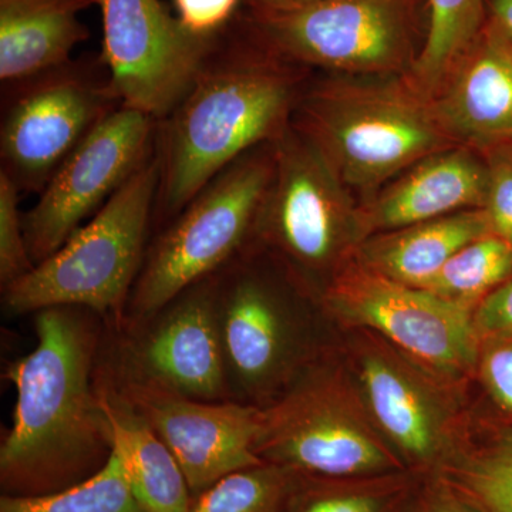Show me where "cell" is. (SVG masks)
I'll list each match as a JSON object with an SVG mask.
<instances>
[{"instance_id": "cell-1", "label": "cell", "mask_w": 512, "mask_h": 512, "mask_svg": "<svg viewBox=\"0 0 512 512\" xmlns=\"http://www.w3.org/2000/svg\"><path fill=\"white\" fill-rule=\"evenodd\" d=\"M36 346L10 362L12 426L0 444V490L39 497L89 480L109 463L114 430L99 390L107 322L89 309L35 313Z\"/></svg>"}, {"instance_id": "cell-2", "label": "cell", "mask_w": 512, "mask_h": 512, "mask_svg": "<svg viewBox=\"0 0 512 512\" xmlns=\"http://www.w3.org/2000/svg\"><path fill=\"white\" fill-rule=\"evenodd\" d=\"M308 72L256 45L235 19L222 30L190 92L158 121L161 180L153 232L228 165L284 136Z\"/></svg>"}, {"instance_id": "cell-3", "label": "cell", "mask_w": 512, "mask_h": 512, "mask_svg": "<svg viewBox=\"0 0 512 512\" xmlns=\"http://www.w3.org/2000/svg\"><path fill=\"white\" fill-rule=\"evenodd\" d=\"M292 126L319 148L350 190L366 197L423 158L457 146L431 100L404 76L309 87Z\"/></svg>"}, {"instance_id": "cell-4", "label": "cell", "mask_w": 512, "mask_h": 512, "mask_svg": "<svg viewBox=\"0 0 512 512\" xmlns=\"http://www.w3.org/2000/svg\"><path fill=\"white\" fill-rule=\"evenodd\" d=\"M161 180L158 151L59 251L2 291L9 315L55 306L89 309L119 322L143 268Z\"/></svg>"}, {"instance_id": "cell-5", "label": "cell", "mask_w": 512, "mask_h": 512, "mask_svg": "<svg viewBox=\"0 0 512 512\" xmlns=\"http://www.w3.org/2000/svg\"><path fill=\"white\" fill-rule=\"evenodd\" d=\"M235 23L272 55L352 76H407L424 45L427 0H320L239 10Z\"/></svg>"}, {"instance_id": "cell-6", "label": "cell", "mask_w": 512, "mask_h": 512, "mask_svg": "<svg viewBox=\"0 0 512 512\" xmlns=\"http://www.w3.org/2000/svg\"><path fill=\"white\" fill-rule=\"evenodd\" d=\"M275 144L256 147L228 165L156 232L121 320L158 311L251 244L274 177Z\"/></svg>"}, {"instance_id": "cell-7", "label": "cell", "mask_w": 512, "mask_h": 512, "mask_svg": "<svg viewBox=\"0 0 512 512\" xmlns=\"http://www.w3.org/2000/svg\"><path fill=\"white\" fill-rule=\"evenodd\" d=\"M357 211L352 190L291 124L276 141L274 177L249 245L271 255L299 284L323 276L329 284L359 245Z\"/></svg>"}, {"instance_id": "cell-8", "label": "cell", "mask_w": 512, "mask_h": 512, "mask_svg": "<svg viewBox=\"0 0 512 512\" xmlns=\"http://www.w3.org/2000/svg\"><path fill=\"white\" fill-rule=\"evenodd\" d=\"M261 460L323 478L386 476L404 461L332 367L313 362L265 409Z\"/></svg>"}, {"instance_id": "cell-9", "label": "cell", "mask_w": 512, "mask_h": 512, "mask_svg": "<svg viewBox=\"0 0 512 512\" xmlns=\"http://www.w3.org/2000/svg\"><path fill=\"white\" fill-rule=\"evenodd\" d=\"M101 366L117 383L232 402L218 329L215 274L151 315L107 322Z\"/></svg>"}, {"instance_id": "cell-10", "label": "cell", "mask_w": 512, "mask_h": 512, "mask_svg": "<svg viewBox=\"0 0 512 512\" xmlns=\"http://www.w3.org/2000/svg\"><path fill=\"white\" fill-rule=\"evenodd\" d=\"M0 126V171L40 194L84 138L121 106L101 56L12 84Z\"/></svg>"}, {"instance_id": "cell-11", "label": "cell", "mask_w": 512, "mask_h": 512, "mask_svg": "<svg viewBox=\"0 0 512 512\" xmlns=\"http://www.w3.org/2000/svg\"><path fill=\"white\" fill-rule=\"evenodd\" d=\"M245 248L215 272V306L232 402L268 409L313 362L301 355L295 312Z\"/></svg>"}, {"instance_id": "cell-12", "label": "cell", "mask_w": 512, "mask_h": 512, "mask_svg": "<svg viewBox=\"0 0 512 512\" xmlns=\"http://www.w3.org/2000/svg\"><path fill=\"white\" fill-rule=\"evenodd\" d=\"M320 305L330 318L382 333L436 372L461 375L476 363L480 335L470 309L392 281L355 258L332 276Z\"/></svg>"}, {"instance_id": "cell-13", "label": "cell", "mask_w": 512, "mask_h": 512, "mask_svg": "<svg viewBox=\"0 0 512 512\" xmlns=\"http://www.w3.org/2000/svg\"><path fill=\"white\" fill-rule=\"evenodd\" d=\"M101 59L121 106L161 121L197 80L218 36H197L163 0H97Z\"/></svg>"}, {"instance_id": "cell-14", "label": "cell", "mask_w": 512, "mask_h": 512, "mask_svg": "<svg viewBox=\"0 0 512 512\" xmlns=\"http://www.w3.org/2000/svg\"><path fill=\"white\" fill-rule=\"evenodd\" d=\"M157 127L148 114L120 106L84 138L23 212L33 264L59 251L150 160Z\"/></svg>"}, {"instance_id": "cell-15", "label": "cell", "mask_w": 512, "mask_h": 512, "mask_svg": "<svg viewBox=\"0 0 512 512\" xmlns=\"http://www.w3.org/2000/svg\"><path fill=\"white\" fill-rule=\"evenodd\" d=\"M109 379L170 448L192 497L235 471L264 463L256 448L265 429V409L190 399Z\"/></svg>"}, {"instance_id": "cell-16", "label": "cell", "mask_w": 512, "mask_h": 512, "mask_svg": "<svg viewBox=\"0 0 512 512\" xmlns=\"http://www.w3.org/2000/svg\"><path fill=\"white\" fill-rule=\"evenodd\" d=\"M487 187V164L477 150L456 146L437 151L359 204V241L454 212L484 208Z\"/></svg>"}, {"instance_id": "cell-17", "label": "cell", "mask_w": 512, "mask_h": 512, "mask_svg": "<svg viewBox=\"0 0 512 512\" xmlns=\"http://www.w3.org/2000/svg\"><path fill=\"white\" fill-rule=\"evenodd\" d=\"M431 103L457 146L485 151L512 137V47L485 20Z\"/></svg>"}, {"instance_id": "cell-18", "label": "cell", "mask_w": 512, "mask_h": 512, "mask_svg": "<svg viewBox=\"0 0 512 512\" xmlns=\"http://www.w3.org/2000/svg\"><path fill=\"white\" fill-rule=\"evenodd\" d=\"M360 383L370 416L403 461L443 466L448 414L436 389L400 357L369 349L360 357Z\"/></svg>"}, {"instance_id": "cell-19", "label": "cell", "mask_w": 512, "mask_h": 512, "mask_svg": "<svg viewBox=\"0 0 512 512\" xmlns=\"http://www.w3.org/2000/svg\"><path fill=\"white\" fill-rule=\"evenodd\" d=\"M97 0H0V80L25 82L72 59L89 39L79 16Z\"/></svg>"}, {"instance_id": "cell-20", "label": "cell", "mask_w": 512, "mask_h": 512, "mask_svg": "<svg viewBox=\"0 0 512 512\" xmlns=\"http://www.w3.org/2000/svg\"><path fill=\"white\" fill-rule=\"evenodd\" d=\"M494 234L483 208L454 212L373 235L357 245L353 258L377 274L421 288L460 249Z\"/></svg>"}, {"instance_id": "cell-21", "label": "cell", "mask_w": 512, "mask_h": 512, "mask_svg": "<svg viewBox=\"0 0 512 512\" xmlns=\"http://www.w3.org/2000/svg\"><path fill=\"white\" fill-rule=\"evenodd\" d=\"M97 379L113 426L114 447L123 458L138 503L146 512H190L191 491L170 448L114 386L101 365Z\"/></svg>"}, {"instance_id": "cell-22", "label": "cell", "mask_w": 512, "mask_h": 512, "mask_svg": "<svg viewBox=\"0 0 512 512\" xmlns=\"http://www.w3.org/2000/svg\"><path fill=\"white\" fill-rule=\"evenodd\" d=\"M485 2L427 0L426 39L406 76L407 82L427 99H433L454 64L483 28Z\"/></svg>"}, {"instance_id": "cell-23", "label": "cell", "mask_w": 512, "mask_h": 512, "mask_svg": "<svg viewBox=\"0 0 512 512\" xmlns=\"http://www.w3.org/2000/svg\"><path fill=\"white\" fill-rule=\"evenodd\" d=\"M511 274L512 244L498 235L488 234L451 256L421 288L471 311Z\"/></svg>"}, {"instance_id": "cell-24", "label": "cell", "mask_w": 512, "mask_h": 512, "mask_svg": "<svg viewBox=\"0 0 512 512\" xmlns=\"http://www.w3.org/2000/svg\"><path fill=\"white\" fill-rule=\"evenodd\" d=\"M299 478V471L264 461L192 497L190 512H292Z\"/></svg>"}, {"instance_id": "cell-25", "label": "cell", "mask_w": 512, "mask_h": 512, "mask_svg": "<svg viewBox=\"0 0 512 512\" xmlns=\"http://www.w3.org/2000/svg\"><path fill=\"white\" fill-rule=\"evenodd\" d=\"M0 512H146L114 447L109 463L89 480L39 497H0Z\"/></svg>"}, {"instance_id": "cell-26", "label": "cell", "mask_w": 512, "mask_h": 512, "mask_svg": "<svg viewBox=\"0 0 512 512\" xmlns=\"http://www.w3.org/2000/svg\"><path fill=\"white\" fill-rule=\"evenodd\" d=\"M407 494L400 473L323 478L301 473L292 512H396Z\"/></svg>"}, {"instance_id": "cell-27", "label": "cell", "mask_w": 512, "mask_h": 512, "mask_svg": "<svg viewBox=\"0 0 512 512\" xmlns=\"http://www.w3.org/2000/svg\"><path fill=\"white\" fill-rule=\"evenodd\" d=\"M439 478L477 512H512V434L483 451L447 460Z\"/></svg>"}, {"instance_id": "cell-28", "label": "cell", "mask_w": 512, "mask_h": 512, "mask_svg": "<svg viewBox=\"0 0 512 512\" xmlns=\"http://www.w3.org/2000/svg\"><path fill=\"white\" fill-rule=\"evenodd\" d=\"M20 191L8 174L0 171V288L6 289L29 274L35 264L30 258Z\"/></svg>"}, {"instance_id": "cell-29", "label": "cell", "mask_w": 512, "mask_h": 512, "mask_svg": "<svg viewBox=\"0 0 512 512\" xmlns=\"http://www.w3.org/2000/svg\"><path fill=\"white\" fill-rule=\"evenodd\" d=\"M488 170L483 210L495 235L512 244V151L503 144L485 150Z\"/></svg>"}, {"instance_id": "cell-30", "label": "cell", "mask_w": 512, "mask_h": 512, "mask_svg": "<svg viewBox=\"0 0 512 512\" xmlns=\"http://www.w3.org/2000/svg\"><path fill=\"white\" fill-rule=\"evenodd\" d=\"M244 0H173L177 18L197 36L220 35L237 18Z\"/></svg>"}, {"instance_id": "cell-31", "label": "cell", "mask_w": 512, "mask_h": 512, "mask_svg": "<svg viewBox=\"0 0 512 512\" xmlns=\"http://www.w3.org/2000/svg\"><path fill=\"white\" fill-rule=\"evenodd\" d=\"M478 335L512 336V279L495 288L478 303L474 313Z\"/></svg>"}, {"instance_id": "cell-32", "label": "cell", "mask_w": 512, "mask_h": 512, "mask_svg": "<svg viewBox=\"0 0 512 512\" xmlns=\"http://www.w3.org/2000/svg\"><path fill=\"white\" fill-rule=\"evenodd\" d=\"M481 373L497 402L512 412V345L495 346L488 350Z\"/></svg>"}, {"instance_id": "cell-33", "label": "cell", "mask_w": 512, "mask_h": 512, "mask_svg": "<svg viewBox=\"0 0 512 512\" xmlns=\"http://www.w3.org/2000/svg\"><path fill=\"white\" fill-rule=\"evenodd\" d=\"M414 512H477L443 480L437 478L426 488Z\"/></svg>"}, {"instance_id": "cell-34", "label": "cell", "mask_w": 512, "mask_h": 512, "mask_svg": "<svg viewBox=\"0 0 512 512\" xmlns=\"http://www.w3.org/2000/svg\"><path fill=\"white\" fill-rule=\"evenodd\" d=\"M485 22L493 26L512 47V0H487Z\"/></svg>"}, {"instance_id": "cell-35", "label": "cell", "mask_w": 512, "mask_h": 512, "mask_svg": "<svg viewBox=\"0 0 512 512\" xmlns=\"http://www.w3.org/2000/svg\"><path fill=\"white\" fill-rule=\"evenodd\" d=\"M320 0H244L248 9L254 10H289L312 5Z\"/></svg>"}]
</instances>
